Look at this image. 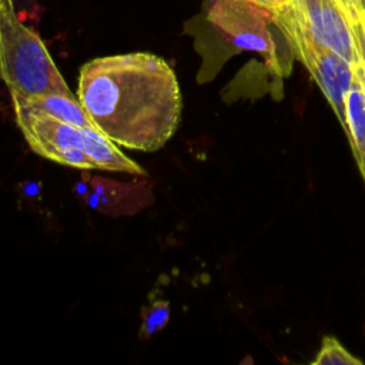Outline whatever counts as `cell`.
I'll list each match as a JSON object with an SVG mask.
<instances>
[{"instance_id":"1","label":"cell","mask_w":365,"mask_h":365,"mask_svg":"<svg viewBox=\"0 0 365 365\" xmlns=\"http://www.w3.org/2000/svg\"><path fill=\"white\" fill-rule=\"evenodd\" d=\"M76 96L117 145L157 151L178 128L182 98L171 66L153 53L97 57L81 66Z\"/></svg>"},{"instance_id":"2","label":"cell","mask_w":365,"mask_h":365,"mask_svg":"<svg viewBox=\"0 0 365 365\" xmlns=\"http://www.w3.org/2000/svg\"><path fill=\"white\" fill-rule=\"evenodd\" d=\"M274 26L271 13L251 1L204 0L201 11L184 23L201 57L197 83L212 81L227 60L242 51L259 53L277 68Z\"/></svg>"},{"instance_id":"3","label":"cell","mask_w":365,"mask_h":365,"mask_svg":"<svg viewBox=\"0 0 365 365\" xmlns=\"http://www.w3.org/2000/svg\"><path fill=\"white\" fill-rule=\"evenodd\" d=\"M14 118L29 147L40 157L78 170L145 175L118 145L96 128L61 121L47 113L13 106Z\"/></svg>"},{"instance_id":"4","label":"cell","mask_w":365,"mask_h":365,"mask_svg":"<svg viewBox=\"0 0 365 365\" xmlns=\"http://www.w3.org/2000/svg\"><path fill=\"white\" fill-rule=\"evenodd\" d=\"M0 78L17 97L73 93L40 36L19 19L13 0H0Z\"/></svg>"},{"instance_id":"5","label":"cell","mask_w":365,"mask_h":365,"mask_svg":"<svg viewBox=\"0 0 365 365\" xmlns=\"http://www.w3.org/2000/svg\"><path fill=\"white\" fill-rule=\"evenodd\" d=\"M272 21L279 30L289 53L309 71L345 133L346 94L354 83V66L334 50L319 44L301 26L291 7L272 13Z\"/></svg>"},{"instance_id":"6","label":"cell","mask_w":365,"mask_h":365,"mask_svg":"<svg viewBox=\"0 0 365 365\" xmlns=\"http://www.w3.org/2000/svg\"><path fill=\"white\" fill-rule=\"evenodd\" d=\"M301 26L352 66L365 63V21L351 0H291Z\"/></svg>"},{"instance_id":"7","label":"cell","mask_w":365,"mask_h":365,"mask_svg":"<svg viewBox=\"0 0 365 365\" xmlns=\"http://www.w3.org/2000/svg\"><path fill=\"white\" fill-rule=\"evenodd\" d=\"M88 182V192L83 200L93 210L110 217L131 215L153 202V192L145 181L123 182L91 175L87 170L81 173Z\"/></svg>"},{"instance_id":"8","label":"cell","mask_w":365,"mask_h":365,"mask_svg":"<svg viewBox=\"0 0 365 365\" xmlns=\"http://www.w3.org/2000/svg\"><path fill=\"white\" fill-rule=\"evenodd\" d=\"M11 103L13 106H19L23 108L47 113L61 121H66L74 125L97 130L93 118L90 117L87 110L83 107V104L78 101L74 93L71 94L50 93V94H43L36 97L11 96Z\"/></svg>"},{"instance_id":"9","label":"cell","mask_w":365,"mask_h":365,"mask_svg":"<svg viewBox=\"0 0 365 365\" xmlns=\"http://www.w3.org/2000/svg\"><path fill=\"white\" fill-rule=\"evenodd\" d=\"M345 134L352 147V154L365 181V86L361 64L354 66V83L346 94Z\"/></svg>"},{"instance_id":"10","label":"cell","mask_w":365,"mask_h":365,"mask_svg":"<svg viewBox=\"0 0 365 365\" xmlns=\"http://www.w3.org/2000/svg\"><path fill=\"white\" fill-rule=\"evenodd\" d=\"M171 315V305L167 299L151 298L147 307L141 309V327L138 331V338L147 341L160 331H163Z\"/></svg>"},{"instance_id":"11","label":"cell","mask_w":365,"mask_h":365,"mask_svg":"<svg viewBox=\"0 0 365 365\" xmlns=\"http://www.w3.org/2000/svg\"><path fill=\"white\" fill-rule=\"evenodd\" d=\"M312 365H362L364 362L354 356L335 336L322 338V345L311 362Z\"/></svg>"},{"instance_id":"12","label":"cell","mask_w":365,"mask_h":365,"mask_svg":"<svg viewBox=\"0 0 365 365\" xmlns=\"http://www.w3.org/2000/svg\"><path fill=\"white\" fill-rule=\"evenodd\" d=\"M247 1H251V3L265 9L271 14L277 13V11H281L282 9L288 7L289 3H291V0H247Z\"/></svg>"},{"instance_id":"13","label":"cell","mask_w":365,"mask_h":365,"mask_svg":"<svg viewBox=\"0 0 365 365\" xmlns=\"http://www.w3.org/2000/svg\"><path fill=\"white\" fill-rule=\"evenodd\" d=\"M41 192V184L38 181H23L20 185V194L29 200L38 198Z\"/></svg>"},{"instance_id":"14","label":"cell","mask_w":365,"mask_h":365,"mask_svg":"<svg viewBox=\"0 0 365 365\" xmlns=\"http://www.w3.org/2000/svg\"><path fill=\"white\" fill-rule=\"evenodd\" d=\"M354 4H355V7L359 10V13L362 14V17H364V21H365V0H351Z\"/></svg>"},{"instance_id":"15","label":"cell","mask_w":365,"mask_h":365,"mask_svg":"<svg viewBox=\"0 0 365 365\" xmlns=\"http://www.w3.org/2000/svg\"><path fill=\"white\" fill-rule=\"evenodd\" d=\"M361 76H362V81H364V86H365V63L361 64Z\"/></svg>"}]
</instances>
